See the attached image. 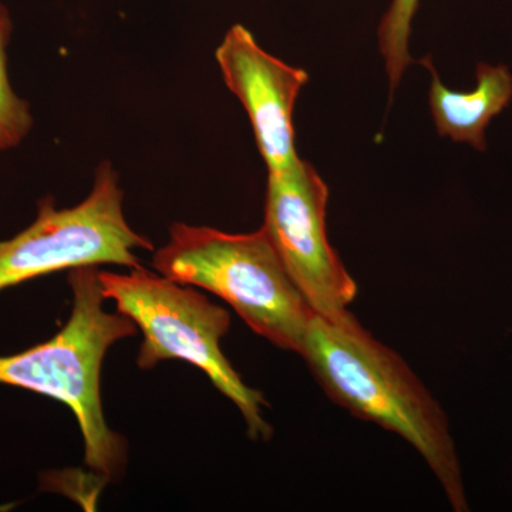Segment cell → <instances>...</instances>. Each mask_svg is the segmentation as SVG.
Listing matches in <instances>:
<instances>
[{"label":"cell","instance_id":"cell-7","mask_svg":"<svg viewBox=\"0 0 512 512\" xmlns=\"http://www.w3.org/2000/svg\"><path fill=\"white\" fill-rule=\"evenodd\" d=\"M229 90L241 101L269 173L298 163L293 109L309 74L266 52L245 26L234 25L215 50Z\"/></svg>","mask_w":512,"mask_h":512},{"label":"cell","instance_id":"cell-3","mask_svg":"<svg viewBox=\"0 0 512 512\" xmlns=\"http://www.w3.org/2000/svg\"><path fill=\"white\" fill-rule=\"evenodd\" d=\"M153 268L178 284L205 289L276 348L301 352L311 306L293 284L264 229L228 234L175 222Z\"/></svg>","mask_w":512,"mask_h":512},{"label":"cell","instance_id":"cell-10","mask_svg":"<svg viewBox=\"0 0 512 512\" xmlns=\"http://www.w3.org/2000/svg\"><path fill=\"white\" fill-rule=\"evenodd\" d=\"M419 2L420 0H392V5L380 22L377 36L380 53L386 63L390 96H393L394 90L399 86L407 67L413 63L409 52V40Z\"/></svg>","mask_w":512,"mask_h":512},{"label":"cell","instance_id":"cell-2","mask_svg":"<svg viewBox=\"0 0 512 512\" xmlns=\"http://www.w3.org/2000/svg\"><path fill=\"white\" fill-rule=\"evenodd\" d=\"M73 308L62 329L45 343L12 356H0V384L52 397L72 410L84 441V463L104 483L123 474L126 440L111 430L101 402L104 357L120 340L136 335L137 325L120 312L104 309L99 266L69 274Z\"/></svg>","mask_w":512,"mask_h":512},{"label":"cell","instance_id":"cell-1","mask_svg":"<svg viewBox=\"0 0 512 512\" xmlns=\"http://www.w3.org/2000/svg\"><path fill=\"white\" fill-rule=\"evenodd\" d=\"M332 402L406 440L423 457L454 511H468L446 413L402 357L352 313L313 316L301 352Z\"/></svg>","mask_w":512,"mask_h":512},{"label":"cell","instance_id":"cell-8","mask_svg":"<svg viewBox=\"0 0 512 512\" xmlns=\"http://www.w3.org/2000/svg\"><path fill=\"white\" fill-rule=\"evenodd\" d=\"M431 74L430 109L437 133L456 143H467L478 151L487 150L485 128L507 109L512 99V74L507 66L478 63L474 92H453L441 83L430 56L420 60Z\"/></svg>","mask_w":512,"mask_h":512},{"label":"cell","instance_id":"cell-6","mask_svg":"<svg viewBox=\"0 0 512 512\" xmlns=\"http://www.w3.org/2000/svg\"><path fill=\"white\" fill-rule=\"evenodd\" d=\"M329 188L309 161L268 174L262 229L315 315L348 312L357 285L330 245Z\"/></svg>","mask_w":512,"mask_h":512},{"label":"cell","instance_id":"cell-5","mask_svg":"<svg viewBox=\"0 0 512 512\" xmlns=\"http://www.w3.org/2000/svg\"><path fill=\"white\" fill-rule=\"evenodd\" d=\"M123 201L119 174L109 161L99 164L92 191L80 204L57 208L53 198H43L35 222L0 242V292L80 266H141L137 249L154 247L130 227Z\"/></svg>","mask_w":512,"mask_h":512},{"label":"cell","instance_id":"cell-4","mask_svg":"<svg viewBox=\"0 0 512 512\" xmlns=\"http://www.w3.org/2000/svg\"><path fill=\"white\" fill-rule=\"evenodd\" d=\"M101 292L117 312L143 333L137 366L151 370L164 360H184L204 372L218 392L237 406L252 440H269L274 429L265 420L264 394L247 386L221 350L231 313L194 286L178 284L143 266L127 274L101 271Z\"/></svg>","mask_w":512,"mask_h":512},{"label":"cell","instance_id":"cell-9","mask_svg":"<svg viewBox=\"0 0 512 512\" xmlns=\"http://www.w3.org/2000/svg\"><path fill=\"white\" fill-rule=\"evenodd\" d=\"M12 29L9 10L0 3V151L18 147L33 126L28 101L20 99L9 82L6 49Z\"/></svg>","mask_w":512,"mask_h":512}]
</instances>
